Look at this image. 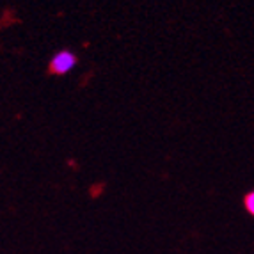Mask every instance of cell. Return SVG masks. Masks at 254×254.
Wrapping results in <instances>:
<instances>
[{
    "label": "cell",
    "mask_w": 254,
    "mask_h": 254,
    "mask_svg": "<svg viewBox=\"0 0 254 254\" xmlns=\"http://www.w3.org/2000/svg\"><path fill=\"white\" fill-rule=\"evenodd\" d=\"M246 208L251 215H254V192H251V194L246 195Z\"/></svg>",
    "instance_id": "obj_2"
},
{
    "label": "cell",
    "mask_w": 254,
    "mask_h": 254,
    "mask_svg": "<svg viewBox=\"0 0 254 254\" xmlns=\"http://www.w3.org/2000/svg\"><path fill=\"white\" fill-rule=\"evenodd\" d=\"M76 63H78V61H76V55L73 54V52L61 50L52 57L48 69H50V73H54V75H66V73H69L75 68Z\"/></svg>",
    "instance_id": "obj_1"
}]
</instances>
